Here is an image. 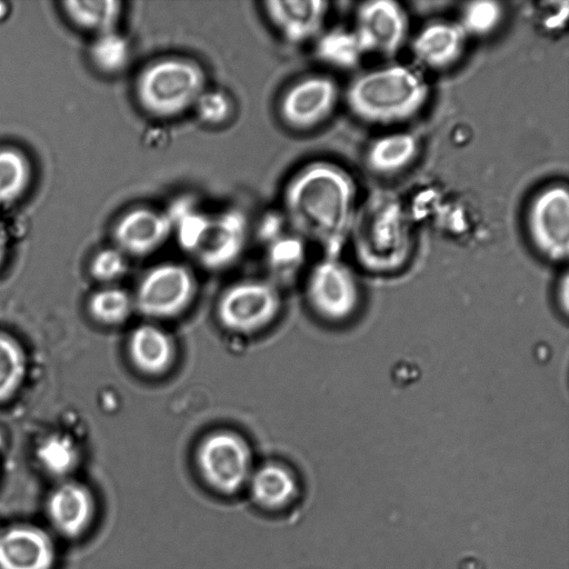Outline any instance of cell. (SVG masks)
Instances as JSON below:
<instances>
[{
	"instance_id": "obj_1",
	"label": "cell",
	"mask_w": 569,
	"mask_h": 569,
	"mask_svg": "<svg viewBox=\"0 0 569 569\" xmlns=\"http://www.w3.org/2000/svg\"><path fill=\"white\" fill-rule=\"evenodd\" d=\"M357 187L340 166L316 160L298 169L282 191V212L297 232L336 253L349 239L357 211Z\"/></svg>"
},
{
	"instance_id": "obj_2",
	"label": "cell",
	"mask_w": 569,
	"mask_h": 569,
	"mask_svg": "<svg viewBox=\"0 0 569 569\" xmlns=\"http://www.w3.org/2000/svg\"><path fill=\"white\" fill-rule=\"evenodd\" d=\"M358 261L368 270L389 272L405 264L412 250V231L400 199L375 191L357 208L350 230Z\"/></svg>"
},
{
	"instance_id": "obj_3",
	"label": "cell",
	"mask_w": 569,
	"mask_h": 569,
	"mask_svg": "<svg viewBox=\"0 0 569 569\" xmlns=\"http://www.w3.org/2000/svg\"><path fill=\"white\" fill-rule=\"evenodd\" d=\"M429 92V86L419 72L395 63L358 74L348 84L345 98L358 119L390 124L418 114L427 103Z\"/></svg>"
},
{
	"instance_id": "obj_4",
	"label": "cell",
	"mask_w": 569,
	"mask_h": 569,
	"mask_svg": "<svg viewBox=\"0 0 569 569\" xmlns=\"http://www.w3.org/2000/svg\"><path fill=\"white\" fill-rule=\"evenodd\" d=\"M207 88V72L198 61L166 56L140 69L133 81V97L147 116L168 120L192 110Z\"/></svg>"
},
{
	"instance_id": "obj_5",
	"label": "cell",
	"mask_w": 569,
	"mask_h": 569,
	"mask_svg": "<svg viewBox=\"0 0 569 569\" xmlns=\"http://www.w3.org/2000/svg\"><path fill=\"white\" fill-rule=\"evenodd\" d=\"M306 299L311 310L332 325L347 323L363 306V289L356 271L336 257L311 269L306 281Z\"/></svg>"
},
{
	"instance_id": "obj_6",
	"label": "cell",
	"mask_w": 569,
	"mask_h": 569,
	"mask_svg": "<svg viewBox=\"0 0 569 569\" xmlns=\"http://www.w3.org/2000/svg\"><path fill=\"white\" fill-rule=\"evenodd\" d=\"M197 279L183 263L162 262L147 270L132 293L134 309L151 320L182 315L197 295Z\"/></svg>"
},
{
	"instance_id": "obj_7",
	"label": "cell",
	"mask_w": 569,
	"mask_h": 569,
	"mask_svg": "<svg viewBox=\"0 0 569 569\" xmlns=\"http://www.w3.org/2000/svg\"><path fill=\"white\" fill-rule=\"evenodd\" d=\"M281 308V295L273 283L262 279H244L222 291L216 315L228 331L252 335L269 327Z\"/></svg>"
},
{
	"instance_id": "obj_8",
	"label": "cell",
	"mask_w": 569,
	"mask_h": 569,
	"mask_svg": "<svg viewBox=\"0 0 569 569\" xmlns=\"http://www.w3.org/2000/svg\"><path fill=\"white\" fill-rule=\"evenodd\" d=\"M196 462L204 481L226 495L248 483L253 471L249 443L240 433L228 429L212 431L200 440Z\"/></svg>"
},
{
	"instance_id": "obj_9",
	"label": "cell",
	"mask_w": 569,
	"mask_h": 569,
	"mask_svg": "<svg viewBox=\"0 0 569 569\" xmlns=\"http://www.w3.org/2000/svg\"><path fill=\"white\" fill-rule=\"evenodd\" d=\"M526 229L535 251L545 260L561 263L569 252V192L566 184L541 189L531 199Z\"/></svg>"
},
{
	"instance_id": "obj_10",
	"label": "cell",
	"mask_w": 569,
	"mask_h": 569,
	"mask_svg": "<svg viewBox=\"0 0 569 569\" xmlns=\"http://www.w3.org/2000/svg\"><path fill=\"white\" fill-rule=\"evenodd\" d=\"M340 90L327 74H308L286 88L278 101V117L295 132H308L323 124L335 112Z\"/></svg>"
},
{
	"instance_id": "obj_11",
	"label": "cell",
	"mask_w": 569,
	"mask_h": 569,
	"mask_svg": "<svg viewBox=\"0 0 569 569\" xmlns=\"http://www.w3.org/2000/svg\"><path fill=\"white\" fill-rule=\"evenodd\" d=\"M352 29L366 54L392 58L407 42L409 19L393 0H370L358 7Z\"/></svg>"
},
{
	"instance_id": "obj_12",
	"label": "cell",
	"mask_w": 569,
	"mask_h": 569,
	"mask_svg": "<svg viewBox=\"0 0 569 569\" xmlns=\"http://www.w3.org/2000/svg\"><path fill=\"white\" fill-rule=\"evenodd\" d=\"M173 233L163 209L137 206L124 211L112 230L114 247L128 258H142L161 248Z\"/></svg>"
},
{
	"instance_id": "obj_13",
	"label": "cell",
	"mask_w": 569,
	"mask_h": 569,
	"mask_svg": "<svg viewBox=\"0 0 569 569\" xmlns=\"http://www.w3.org/2000/svg\"><path fill=\"white\" fill-rule=\"evenodd\" d=\"M249 234V220L239 208L212 212L203 239L193 253L208 268L231 264L242 253Z\"/></svg>"
},
{
	"instance_id": "obj_14",
	"label": "cell",
	"mask_w": 569,
	"mask_h": 569,
	"mask_svg": "<svg viewBox=\"0 0 569 569\" xmlns=\"http://www.w3.org/2000/svg\"><path fill=\"white\" fill-rule=\"evenodd\" d=\"M268 22L281 39L300 46L323 31L329 3L323 0H268L262 3Z\"/></svg>"
},
{
	"instance_id": "obj_15",
	"label": "cell",
	"mask_w": 569,
	"mask_h": 569,
	"mask_svg": "<svg viewBox=\"0 0 569 569\" xmlns=\"http://www.w3.org/2000/svg\"><path fill=\"white\" fill-rule=\"evenodd\" d=\"M51 537L34 525H13L0 531V569H52Z\"/></svg>"
},
{
	"instance_id": "obj_16",
	"label": "cell",
	"mask_w": 569,
	"mask_h": 569,
	"mask_svg": "<svg viewBox=\"0 0 569 569\" xmlns=\"http://www.w3.org/2000/svg\"><path fill=\"white\" fill-rule=\"evenodd\" d=\"M467 34L457 21H433L423 26L411 39L415 59L432 70H445L462 57Z\"/></svg>"
},
{
	"instance_id": "obj_17",
	"label": "cell",
	"mask_w": 569,
	"mask_h": 569,
	"mask_svg": "<svg viewBox=\"0 0 569 569\" xmlns=\"http://www.w3.org/2000/svg\"><path fill=\"white\" fill-rule=\"evenodd\" d=\"M46 509L52 527L60 535L74 538L90 526L94 516V500L87 487L68 480L50 492Z\"/></svg>"
},
{
	"instance_id": "obj_18",
	"label": "cell",
	"mask_w": 569,
	"mask_h": 569,
	"mask_svg": "<svg viewBox=\"0 0 569 569\" xmlns=\"http://www.w3.org/2000/svg\"><path fill=\"white\" fill-rule=\"evenodd\" d=\"M127 353L133 368L148 377L166 375L177 357L176 342L163 328L140 323L129 333Z\"/></svg>"
},
{
	"instance_id": "obj_19",
	"label": "cell",
	"mask_w": 569,
	"mask_h": 569,
	"mask_svg": "<svg viewBox=\"0 0 569 569\" xmlns=\"http://www.w3.org/2000/svg\"><path fill=\"white\" fill-rule=\"evenodd\" d=\"M419 140L409 131L393 132L375 139L367 148L365 163L378 176H392L408 168L419 153Z\"/></svg>"
},
{
	"instance_id": "obj_20",
	"label": "cell",
	"mask_w": 569,
	"mask_h": 569,
	"mask_svg": "<svg viewBox=\"0 0 569 569\" xmlns=\"http://www.w3.org/2000/svg\"><path fill=\"white\" fill-rule=\"evenodd\" d=\"M254 501L268 509L288 505L298 492L295 475L280 463H264L253 470L248 483Z\"/></svg>"
},
{
	"instance_id": "obj_21",
	"label": "cell",
	"mask_w": 569,
	"mask_h": 569,
	"mask_svg": "<svg viewBox=\"0 0 569 569\" xmlns=\"http://www.w3.org/2000/svg\"><path fill=\"white\" fill-rule=\"evenodd\" d=\"M318 61L340 70L357 68L366 56L353 29L336 27L323 30L313 41Z\"/></svg>"
},
{
	"instance_id": "obj_22",
	"label": "cell",
	"mask_w": 569,
	"mask_h": 569,
	"mask_svg": "<svg viewBox=\"0 0 569 569\" xmlns=\"http://www.w3.org/2000/svg\"><path fill=\"white\" fill-rule=\"evenodd\" d=\"M63 7L73 24L94 37L117 30L123 13V4L118 0L67 1Z\"/></svg>"
},
{
	"instance_id": "obj_23",
	"label": "cell",
	"mask_w": 569,
	"mask_h": 569,
	"mask_svg": "<svg viewBox=\"0 0 569 569\" xmlns=\"http://www.w3.org/2000/svg\"><path fill=\"white\" fill-rule=\"evenodd\" d=\"M88 309L97 322L109 327L123 325L136 312L132 293L112 284L93 292Z\"/></svg>"
},
{
	"instance_id": "obj_24",
	"label": "cell",
	"mask_w": 569,
	"mask_h": 569,
	"mask_svg": "<svg viewBox=\"0 0 569 569\" xmlns=\"http://www.w3.org/2000/svg\"><path fill=\"white\" fill-rule=\"evenodd\" d=\"M90 59L98 71L107 76L123 72L131 59V46L118 30L94 37L90 46Z\"/></svg>"
},
{
	"instance_id": "obj_25",
	"label": "cell",
	"mask_w": 569,
	"mask_h": 569,
	"mask_svg": "<svg viewBox=\"0 0 569 569\" xmlns=\"http://www.w3.org/2000/svg\"><path fill=\"white\" fill-rule=\"evenodd\" d=\"M36 457L46 472L60 478L74 470L79 461V451L71 438L54 433L39 443Z\"/></svg>"
},
{
	"instance_id": "obj_26",
	"label": "cell",
	"mask_w": 569,
	"mask_h": 569,
	"mask_svg": "<svg viewBox=\"0 0 569 569\" xmlns=\"http://www.w3.org/2000/svg\"><path fill=\"white\" fill-rule=\"evenodd\" d=\"M501 3L489 0L467 2L457 21L467 37H485L495 32L503 20Z\"/></svg>"
},
{
	"instance_id": "obj_27",
	"label": "cell",
	"mask_w": 569,
	"mask_h": 569,
	"mask_svg": "<svg viewBox=\"0 0 569 569\" xmlns=\"http://www.w3.org/2000/svg\"><path fill=\"white\" fill-rule=\"evenodd\" d=\"M24 375L26 358L21 347L11 337L0 332V401L14 395Z\"/></svg>"
},
{
	"instance_id": "obj_28",
	"label": "cell",
	"mask_w": 569,
	"mask_h": 569,
	"mask_svg": "<svg viewBox=\"0 0 569 569\" xmlns=\"http://www.w3.org/2000/svg\"><path fill=\"white\" fill-rule=\"evenodd\" d=\"M29 177V164L20 152L0 150V203L17 199L24 191Z\"/></svg>"
},
{
	"instance_id": "obj_29",
	"label": "cell",
	"mask_w": 569,
	"mask_h": 569,
	"mask_svg": "<svg viewBox=\"0 0 569 569\" xmlns=\"http://www.w3.org/2000/svg\"><path fill=\"white\" fill-rule=\"evenodd\" d=\"M231 96L221 89L207 88L196 101L192 110L206 126L220 127L228 123L234 114Z\"/></svg>"
},
{
	"instance_id": "obj_30",
	"label": "cell",
	"mask_w": 569,
	"mask_h": 569,
	"mask_svg": "<svg viewBox=\"0 0 569 569\" xmlns=\"http://www.w3.org/2000/svg\"><path fill=\"white\" fill-rule=\"evenodd\" d=\"M128 270V257L114 246L96 253L90 263V272L94 279L106 284H113Z\"/></svg>"
},
{
	"instance_id": "obj_31",
	"label": "cell",
	"mask_w": 569,
	"mask_h": 569,
	"mask_svg": "<svg viewBox=\"0 0 569 569\" xmlns=\"http://www.w3.org/2000/svg\"><path fill=\"white\" fill-rule=\"evenodd\" d=\"M210 218L211 213L201 210L199 207L173 223V232L184 250L192 253L197 251L209 226Z\"/></svg>"
},
{
	"instance_id": "obj_32",
	"label": "cell",
	"mask_w": 569,
	"mask_h": 569,
	"mask_svg": "<svg viewBox=\"0 0 569 569\" xmlns=\"http://www.w3.org/2000/svg\"><path fill=\"white\" fill-rule=\"evenodd\" d=\"M288 221L281 209L266 211L259 220L258 232L270 243L284 234Z\"/></svg>"
},
{
	"instance_id": "obj_33",
	"label": "cell",
	"mask_w": 569,
	"mask_h": 569,
	"mask_svg": "<svg viewBox=\"0 0 569 569\" xmlns=\"http://www.w3.org/2000/svg\"><path fill=\"white\" fill-rule=\"evenodd\" d=\"M555 300L559 306V310L567 313L568 305L565 303L562 300V296L566 300H568V276L567 272H565L563 276H561L556 283L555 288Z\"/></svg>"
},
{
	"instance_id": "obj_34",
	"label": "cell",
	"mask_w": 569,
	"mask_h": 569,
	"mask_svg": "<svg viewBox=\"0 0 569 569\" xmlns=\"http://www.w3.org/2000/svg\"><path fill=\"white\" fill-rule=\"evenodd\" d=\"M3 257H4V238H3V233L0 229V263L3 260Z\"/></svg>"
},
{
	"instance_id": "obj_35",
	"label": "cell",
	"mask_w": 569,
	"mask_h": 569,
	"mask_svg": "<svg viewBox=\"0 0 569 569\" xmlns=\"http://www.w3.org/2000/svg\"><path fill=\"white\" fill-rule=\"evenodd\" d=\"M1 443H2V437H1V435H0V446H1Z\"/></svg>"
}]
</instances>
